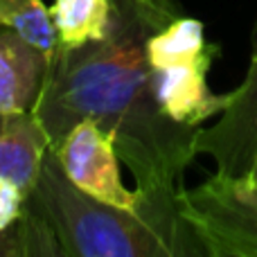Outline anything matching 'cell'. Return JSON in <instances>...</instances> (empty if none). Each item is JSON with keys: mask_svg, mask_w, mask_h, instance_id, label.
I'll list each match as a JSON object with an SVG mask.
<instances>
[{"mask_svg": "<svg viewBox=\"0 0 257 257\" xmlns=\"http://www.w3.org/2000/svg\"><path fill=\"white\" fill-rule=\"evenodd\" d=\"M108 32L81 48L59 45L32 113L54 147L79 120L97 122L131 169L145 217L167 239L174 255L201 253L178 203L183 176L199 156L201 126L174 122L151 90L147 39L181 16L174 0H111Z\"/></svg>", "mask_w": 257, "mask_h": 257, "instance_id": "1", "label": "cell"}, {"mask_svg": "<svg viewBox=\"0 0 257 257\" xmlns=\"http://www.w3.org/2000/svg\"><path fill=\"white\" fill-rule=\"evenodd\" d=\"M30 199L50 221L66 257H174L149 219L81 192L52 149L45 151Z\"/></svg>", "mask_w": 257, "mask_h": 257, "instance_id": "2", "label": "cell"}, {"mask_svg": "<svg viewBox=\"0 0 257 257\" xmlns=\"http://www.w3.org/2000/svg\"><path fill=\"white\" fill-rule=\"evenodd\" d=\"M178 212L201 255L257 257V196L244 181L212 174L183 190Z\"/></svg>", "mask_w": 257, "mask_h": 257, "instance_id": "3", "label": "cell"}, {"mask_svg": "<svg viewBox=\"0 0 257 257\" xmlns=\"http://www.w3.org/2000/svg\"><path fill=\"white\" fill-rule=\"evenodd\" d=\"M50 149L57 156L63 174L81 192L145 217V205L138 190H126L122 183L120 156L113 136L97 122L79 120Z\"/></svg>", "mask_w": 257, "mask_h": 257, "instance_id": "4", "label": "cell"}, {"mask_svg": "<svg viewBox=\"0 0 257 257\" xmlns=\"http://www.w3.org/2000/svg\"><path fill=\"white\" fill-rule=\"evenodd\" d=\"M199 154L214 160V174L244 181L257 154V25L253 54L241 86L230 93V102L212 126L201 128Z\"/></svg>", "mask_w": 257, "mask_h": 257, "instance_id": "5", "label": "cell"}, {"mask_svg": "<svg viewBox=\"0 0 257 257\" xmlns=\"http://www.w3.org/2000/svg\"><path fill=\"white\" fill-rule=\"evenodd\" d=\"M219 52L214 48L192 61L151 68V90L165 115L181 124L201 126L228 106L230 93L217 95L208 86V70Z\"/></svg>", "mask_w": 257, "mask_h": 257, "instance_id": "6", "label": "cell"}, {"mask_svg": "<svg viewBox=\"0 0 257 257\" xmlns=\"http://www.w3.org/2000/svg\"><path fill=\"white\" fill-rule=\"evenodd\" d=\"M50 59L16 30L0 25V111H32Z\"/></svg>", "mask_w": 257, "mask_h": 257, "instance_id": "7", "label": "cell"}, {"mask_svg": "<svg viewBox=\"0 0 257 257\" xmlns=\"http://www.w3.org/2000/svg\"><path fill=\"white\" fill-rule=\"evenodd\" d=\"M48 149V133L34 113L0 111V176L30 194Z\"/></svg>", "mask_w": 257, "mask_h": 257, "instance_id": "8", "label": "cell"}, {"mask_svg": "<svg viewBox=\"0 0 257 257\" xmlns=\"http://www.w3.org/2000/svg\"><path fill=\"white\" fill-rule=\"evenodd\" d=\"M50 18L63 48H81L99 41L111 25V0H54Z\"/></svg>", "mask_w": 257, "mask_h": 257, "instance_id": "9", "label": "cell"}, {"mask_svg": "<svg viewBox=\"0 0 257 257\" xmlns=\"http://www.w3.org/2000/svg\"><path fill=\"white\" fill-rule=\"evenodd\" d=\"M219 48L205 41V27L199 18L176 16L147 39V59L151 68H163L172 63L192 61L205 52Z\"/></svg>", "mask_w": 257, "mask_h": 257, "instance_id": "10", "label": "cell"}, {"mask_svg": "<svg viewBox=\"0 0 257 257\" xmlns=\"http://www.w3.org/2000/svg\"><path fill=\"white\" fill-rule=\"evenodd\" d=\"M63 248L41 208L27 194L23 214L0 230V257H54Z\"/></svg>", "mask_w": 257, "mask_h": 257, "instance_id": "11", "label": "cell"}, {"mask_svg": "<svg viewBox=\"0 0 257 257\" xmlns=\"http://www.w3.org/2000/svg\"><path fill=\"white\" fill-rule=\"evenodd\" d=\"M0 25L16 30L48 59L59 48V36L43 0H0Z\"/></svg>", "mask_w": 257, "mask_h": 257, "instance_id": "12", "label": "cell"}, {"mask_svg": "<svg viewBox=\"0 0 257 257\" xmlns=\"http://www.w3.org/2000/svg\"><path fill=\"white\" fill-rule=\"evenodd\" d=\"M27 194L12 181L0 176V230L9 228L23 214Z\"/></svg>", "mask_w": 257, "mask_h": 257, "instance_id": "13", "label": "cell"}, {"mask_svg": "<svg viewBox=\"0 0 257 257\" xmlns=\"http://www.w3.org/2000/svg\"><path fill=\"white\" fill-rule=\"evenodd\" d=\"M244 183H246V187L257 196V154L253 158V165H250V169H248V176L244 178Z\"/></svg>", "mask_w": 257, "mask_h": 257, "instance_id": "14", "label": "cell"}]
</instances>
